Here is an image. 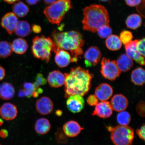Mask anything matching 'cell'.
<instances>
[{
    "label": "cell",
    "instance_id": "cell-49",
    "mask_svg": "<svg viewBox=\"0 0 145 145\" xmlns=\"http://www.w3.org/2000/svg\"><path fill=\"white\" fill-rule=\"evenodd\" d=\"M3 123V121L2 119L0 118V126L2 125Z\"/></svg>",
    "mask_w": 145,
    "mask_h": 145
},
{
    "label": "cell",
    "instance_id": "cell-47",
    "mask_svg": "<svg viewBox=\"0 0 145 145\" xmlns=\"http://www.w3.org/2000/svg\"><path fill=\"white\" fill-rule=\"evenodd\" d=\"M5 2L10 3V4H12L14 3L17 1H19V0H3Z\"/></svg>",
    "mask_w": 145,
    "mask_h": 145
},
{
    "label": "cell",
    "instance_id": "cell-32",
    "mask_svg": "<svg viewBox=\"0 0 145 145\" xmlns=\"http://www.w3.org/2000/svg\"><path fill=\"white\" fill-rule=\"evenodd\" d=\"M24 89L22 90L24 96L30 98L32 96L33 93L35 90L33 84L29 82H25L23 85Z\"/></svg>",
    "mask_w": 145,
    "mask_h": 145
},
{
    "label": "cell",
    "instance_id": "cell-9",
    "mask_svg": "<svg viewBox=\"0 0 145 145\" xmlns=\"http://www.w3.org/2000/svg\"><path fill=\"white\" fill-rule=\"evenodd\" d=\"M137 40L131 41L125 45V50L127 55L141 66L145 65L144 58L139 53L137 48Z\"/></svg>",
    "mask_w": 145,
    "mask_h": 145
},
{
    "label": "cell",
    "instance_id": "cell-44",
    "mask_svg": "<svg viewBox=\"0 0 145 145\" xmlns=\"http://www.w3.org/2000/svg\"><path fill=\"white\" fill-rule=\"evenodd\" d=\"M8 131L6 130L1 129L0 131V137L3 138H5L8 137Z\"/></svg>",
    "mask_w": 145,
    "mask_h": 145
},
{
    "label": "cell",
    "instance_id": "cell-38",
    "mask_svg": "<svg viewBox=\"0 0 145 145\" xmlns=\"http://www.w3.org/2000/svg\"><path fill=\"white\" fill-rule=\"evenodd\" d=\"M137 10L140 15L144 17V0L142 1L137 6Z\"/></svg>",
    "mask_w": 145,
    "mask_h": 145
},
{
    "label": "cell",
    "instance_id": "cell-28",
    "mask_svg": "<svg viewBox=\"0 0 145 145\" xmlns=\"http://www.w3.org/2000/svg\"><path fill=\"white\" fill-rule=\"evenodd\" d=\"M13 13L20 17H25L29 12L28 6L22 1H19L14 4L12 7Z\"/></svg>",
    "mask_w": 145,
    "mask_h": 145
},
{
    "label": "cell",
    "instance_id": "cell-27",
    "mask_svg": "<svg viewBox=\"0 0 145 145\" xmlns=\"http://www.w3.org/2000/svg\"><path fill=\"white\" fill-rule=\"evenodd\" d=\"M122 43L119 36L115 35H111L109 36L106 41L107 48L112 51L120 49L122 47Z\"/></svg>",
    "mask_w": 145,
    "mask_h": 145
},
{
    "label": "cell",
    "instance_id": "cell-37",
    "mask_svg": "<svg viewBox=\"0 0 145 145\" xmlns=\"http://www.w3.org/2000/svg\"><path fill=\"white\" fill-rule=\"evenodd\" d=\"M87 102L90 106H95L98 103V99L95 95H91L87 99Z\"/></svg>",
    "mask_w": 145,
    "mask_h": 145
},
{
    "label": "cell",
    "instance_id": "cell-30",
    "mask_svg": "<svg viewBox=\"0 0 145 145\" xmlns=\"http://www.w3.org/2000/svg\"><path fill=\"white\" fill-rule=\"evenodd\" d=\"M117 120L121 125H128L131 120V115L127 112H120L117 115Z\"/></svg>",
    "mask_w": 145,
    "mask_h": 145
},
{
    "label": "cell",
    "instance_id": "cell-24",
    "mask_svg": "<svg viewBox=\"0 0 145 145\" xmlns=\"http://www.w3.org/2000/svg\"><path fill=\"white\" fill-rule=\"evenodd\" d=\"M31 32V28L29 24L25 21H18L14 31L16 35L21 37H25L29 36Z\"/></svg>",
    "mask_w": 145,
    "mask_h": 145
},
{
    "label": "cell",
    "instance_id": "cell-15",
    "mask_svg": "<svg viewBox=\"0 0 145 145\" xmlns=\"http://www.w3.org/2000/svg\"><path fill=\"white\" fill-rule=\"evenodd\" d=\"M113 93L112 87L106 83H102L96 88L95 95L101 101H106L111 97Z\"/></svg>",
    "mask_w": 145,
    "mask_h": 145
},
{
    "label": "cell",
    "instance_id": "cell-31",
    "mask_svg": "<svg viewBox=\"0 0 145 145\" xmlns=\"http://www.w3.org/2000/svg\"><path fill=\"white\" fill-rule=\"evenodd\" d=\"M97 32L100 37L106 39L112 35V29L109 25H105L100 27Z\"/></svg>",
    "mask_w": 145,
    "mask_h": 145
},
{
    "label": "cell",
    "instance_id": "cell-8",
    "mask_svg": "<svg viewBox=\"0 0 145 145\" xmlns=\"http://www.w3.org/2000/svg\"><path fill=\"white\" fill-rule=\"evenodd\" d=\"M101 54L97 47L91 46L84 54L85 64L87 67L96 66L100 61Z\"/></svg>",
    "mask_w": 145,
    "mask_h": 145
},
{
    "label": "cell",
    "instance_id": "cell-26",
    "mask_svg": "<svg viewBox=\"0 0 145 145\" xmlns=\"http://www.w3.org/2000/svg\"><path fill=\"white\" fill-rule=\"evenodd\" d=\"M142 20L141 16L137 14H130L127 18L126 24L127 28L136 30L141 26Z\"/></svg>",
    "mask_w": 145,
    "mask_h": 145
},
{
    "label": "cell",
    "instance_id": "cell-40",
    "mask_svg": "<svg viewBox=\"0 0 145 145\" xmlns=\"http://www.w3.org/2000/svg\"><path fill=\"white\" fill-rule=\"evenodd\" d=\"M127 5L130 7H137L142 1V0H125Z\"/></svg>",
    "mask_w": 145,
    "mask_h": 145
},
{
    "label": "cell",
    "instance_id": "cell-33",
    "mask_svg": "<svg viewBox=\"0 0 145 145\" xmlns=\"http://www.w3.org/2000/svg\"><path fill=\"white\" fill-rule=\"evenodd\" d=\"M119 38L121 42L125 45L132 41L133 36L131 32L124 30L121 32Z\"/></svg>",
    "mask_w": 145,
    "mask_h": 145
},
{
    "label": "cell",
    "instance_id": "cell-2",
    "mask_svg": "<svg viewBox=\"0 0 145 145\" xmlns=\"http://www.w3.org/2000/svg\"><path fill=\"white\" fill-rule=\"evenodd\" d=\"M65 76V97L79 95L83 96L89 91L93 75L88 70L80 67L72 68L69 73L64 74Z\"/></svg>",
    "mask_w": 145,
    "mask_h": 145
},
{
    "label": "cell",
    "instance_id": "cell-43",
    "mask_svg": "<svg viewBox=\"0 0 145 145\" xmlns=\"http://www.w3.org/2000/svg\"><path fill=\"white\" fill-rule=\"evenodd\" d=\"M5 75V72L4 68L0 65V81L4 78Z\"/></svg>",
    "mask_w": 145,
    "mask_h": 145
},
{
    "label": "cell",
    "instance_id": "cell-6",
    "mask_svg": "<svg viewBox=\"0 0 145 145\" xmlns=\"http://www.w3.org/2000/svg\"><path fill=\"white\" fill-rule=\"evenodd\" d=\"M109 131L112 142L115 145H131L134 138V131L131 127L120 125L114 127L108 126Z\"/></svg>",
    "mask_w": 145,
    "mask_h": 145
},
{
    "label": "cell",
    "instance_id": "cell-35",
    "mask_svg": "<svg viewBox=\"0 0 145 145\" xmlns=\"http://www.w3.org/2000/svg\"><path fill=\"white\" fill-rule=\"evenodd\" d=\"M137 48L141 56L145 57V38L138 40L137 44Z\"/></svg>",
    "mask_w": 145,
    "mask_h": 145
},
{
    "label": "cell",
    "instance_id": "cell-48",
    "mask_svg": "<svg viewBox=\"0 0 145 145\" xmlns=\"http://www.w3.org/2000/svg\"><path fill=\"white\" fill-rule=\"evenodd\" d=\"M55 113L56 115L58 116H60L62 115L63 112L60 110H56Z\"/></svg>",
    "mask_w": 145,
    "mask_h": 145
},
{
    "label": "cell",
    "instance_id": "cell-23",
    "mask_svg": "<svg viewBox=\"0 0 145 145\" xmlns=\"http://www.w3.org/2000/svg\"><path fill=\"white\" fill-rule=\"evenodd\" d=\"M51 125L49 121L45 118H42L36 121L35 125V131L38 134L44 135L50 131Z\"/></svg>",
    "mask_w": 145,
    "mask_h": 145
},
{
    "label": "cell",
    "instance_id": "cell-13",
    "mask_svg": "<svg viewBox=\"0 0 145 145\" xmlns=\"http://www.w3.org/2000/svg\"><path fill=\"white\" fill-rule=\"evenodd\" d=\"M92 115L97 116L103 118L110 117L113 114L112 108L110 103L107 101H101L95 106Z\"/></svg>",
    "mask_w": 145,
    "mask_h": 145
},
{
    "label": "cell",
    "instance_id": "cell-41",
    "mask_svg": "<svg viewBox=\"0 0 145 145\" xmlns=\"http://www.w3.org/2000/svg\"><path fill=\"white\" fill-rule=\"evenodd\" d=\"M43 90L41 88H35V90L33 93L32 96L34 97H37L40 94L42 93Z\"/></svg>",
    "mask_w": 145,
    "mask_h": 145
},
{
    "label": "cell",
    "instance_id": "cell-51",
    "mask_svg": "<svg viewBox=\"0 0 145 145\" xmlns=\"http://www.w3.org/2000/svg\"><path fill=\"white\" fill-rule=\"evenodd\" d=\"M0 145H2L1 144H0Z\"/></svg>",
    "mask_w": 145,
    "mask_h": 145
},
{
    "label": "cell",
    "instance_id": "cell-42",
    "mask_svg": "<svg viewBox=\"0 0 145 145\" xmlns=\"http://www.w3.org/2000/svg\"><path fill=\"white\" fill-rule=\"evenodd\" d=\"M33 32L36 33H39L41 32V29L40 26L37 25H33L32 27Z\"/></svg>",
    "mask_w": 145,
    "mask_h": 145
},
{
    "label": "cell",
    "instance_id": "cell-16",
    "mask_svg": "<svg viewBox=\"0 0 145 145\" xmlns=\"http://www.w3.org/2000/svg\"><path fill=\"white\" fill-rule=\"evenodd\" d=\"M54 52L56 54L55 62L59 67H66L68 66L71 62H72L71 56L67 51L58 49Z\"/></svg>",
    "mask_w": 145,
    "mask_h": 145
},
{
    "label": "cell",
    "instance_id": "cell-7",
    "mask_svg": "<svg viewBox=\"0 0 145 145\" xmlns=\"http://www.w3.org/2000/svg\"><path fill=\"white\" fill-rule=\"evenodd\" d=\"M101 64V73L105 78L114 81L120 75L121 72L118 67L116 61L104 57Z\"/></svg>",
    "mask_w": 145,
    "mask_h": 145
},
{
    "label": "cell",
    "instance_id": "cell-22",
    "mask_svg": "<svg viewBox=\"0 0 145 145\" xmlns=\"http://www.w3.org/2000/svg\"><path fill=\"white\" fill-rule=\"evenodd\" d=\"M11 44L12 51L16 54H23L28 50V43L26 40L22 38L14 39Z\"/></svg>",
    "mask_w": 145,
    "mask_h": 145
},
{
    "label": "cell",
    "instance_id": "cell-25",
    "mask_svg": "<svg viewBox=\"0 0 145 145\" xmlns=\"http://www.w3.org/2000/svg\"><path fill=\"white\" fill-rule=\"evenodd\" d=\"M145 72L141 67L136 68L132 72L131 80L132 82L137 86H142L144 84Z\"/></svg>",
    "mask_w": 145,
    "mask_h": 145
},
{
    "label": "cell",
    "instance_id": "cell-20",
    "mask_svg": "<svg viewBox=\"0 0 145 145\" xmlns=\"http://www.w3.org/2000/svg\"><path fill=\"white\" fill-rule=\"evenodd\" d=\"M15 94L14 86L10 83L5 82L0 84V98L8 101L12 99Z\"/></svg>",
    "mask_w": 145,
    "mask_h": 145
},
{
    "label": "cell",
    "instance_id": "cell-34",
    "mask_svg": "<svg viewBox=\"0 0 145 145\" xmlns=\"http://www.w3.org/2000/svg\"><path fill=\"white\" fill-rule=\"evenodd\" d=\"M35 81L33 84L35 88H39L40 86H43L46 84L47 80L43 76L41 73L37 74L35 79Z\"/></svg>",
    "mask_w": 145,
    "mask_h": 145
},
{
    "label": "cell",
    "instance_id": "cell-17",
    "mask_svg": "<svg viewBox=\"0 0 145 145\" xmlns=\"http://www.w3.org/2000/svg\"><path fill=\"white\" fill-rule=\"evenodd\" d=\"M110 105L113 109L118 112L124 111L128 106V99L122 94H117L112 98Z\"/></svg>",
    "mask_w": 145,
    "mask_h": 145
},
{
    "label": "cell",
    "instance_id": "cell-10",
    "mask_svg": "<svg viewBox=\"0 0 145 145\" xmlns=\"http://www.w3.org/2000/svg\"><path fill=\"white\" fill-rule=\"evenodd\" d=\"M66 101L68 109L73 113H79L85 106V101L82 96L75 95L70 96Z\"/></svg>",
    "mask_w": 145,
    "mask_h": 145
},
{
    "label": "cell",
    "instance_id": "cell-45",
    "mask_svg": "<svg viewBox=\"0 0 145 145\" xmlns=\"http://www.w3.org/2000/svg\"><path fill=\"white\" fill-rule=\"evenodd\" d=\"M40 0H26L27 3L31 5H34L36 4Z\"/></svg>",
    "mask_w": 145,
    "mask_h": 145
},
{
    "label": "cell",
    "instance_id": "cell-18",
    "mask_svg": "<svg viewBox=\"0 0 145 145\" xmlns=\"http://www.w3.org/2000/svg\"><path fill=\"white\" fill-rule=\"evenodd\" d=\"M83 128L76 121L72 120L68 121L63 125V130L67 137H76L80 133Z\"/></svg>",
    "mask_w": 145,
    "mask_h": 145
},
{
    "label": "cell",
    "instance_id": "cell-46",
    "mask_svg": "<svg viewBox=\"0 0 145 145\" xmlns=\"http://www.w3.org/2000/svg\"><path fill=\"white\" fill-rule=\"evenodd\" d=\"M57 1V0H44V3L48 5L51 4Z\"/></svg>",
    "mask_w": 145,
    "mask_h": 145
},
{
    "label": "cell",
    "instance_id": "cell-5",
    "mask_svg": "<svg viewBox=\"0 0 145 145\" xmlns=\"http://www.w3.org/2000/svg\"><path fill=\"white\" fill-rule=\"evenodd\" d=\"M31 50L36 58L49 62L53 51L54 43L52 39L42 35L36 36L33 39Z\"/></svg>",
    "mask_w": 145,
    "mask_h": 145
},
{
    "label": "cell",
    "instance_id": "cell-4",
    "mask_svg": "<svg viewBox=\"0 0 145 145\" xmlns=\"http://www.w3.org/2000/svg\"><path fill=\"white\" fill-rule=\"evenodd\" d=\"M72 8L71 0H57L45 8L43 12L50 23L58 25Z\"/></svg>",
    "mask_w": 145,
    "mask_h": 145
},
{
    "label": "cell",
    "instance_id": "cell-14",
    "mask_svg": "<svg viewBox=\"0 0 145 145\" xmlns=\"http://www.w3.org/2000/svg\"><path fill=\"white\" fill-rule=\"evenodd\" d=\"M18 113L17 108L12 103H5L0 108V115L3 119L7 121L15 119Z\"/></svg>",
    "mask_w": 145,
    "mask_h": 145
},
{
    "label": "cell",
    "instance_id": "cell-29",
    "mask_svg": "<svg viewBox=\"0 0 145 145\" xmlns=\"http://www.w3.org/2000/svg\"><path fill=\"white\" fill-rule=\"evenodd\" d=\"M12 44L8 42L0 41V57L5 58L10 56L12 53Z\"/></svg>",
    "mask_w": 145,
    "mask_h": 145
},
{
    "label": "cell",
    "instance_id": "cell-1",
    "mask_svg": "<svg viewBox=\"0 0 145 145\" xmlns=\"http://www.w3.org/2000/svg\"><path fill=\"white\" fill-rule=\"evenodd\" d=\"M54 43L53 51L58 49L70 52L72 62L77 63L83 54L85 41L82 34L76 31L63 32L55 30L51 38Z\"/></svg>",
    "mask_w": 145,
    "mask_h": 145
},
{
    "label": "cell",
    "instance_id": "cell-39",
    "mask_svg": "<svg viewBox=\"0 0 145 145\" xmlns=\"http://www.w3.org/2000/svg\"><path fill=\"white\" fill-rule=\"evenodd\" d=\"M145 125H142L140 128L137 129L136 133L141 139L145 140Z\"/></svg>",
    "mask_w": 145,
    "mask_h": 145
},
{
    "label": "cell",
    "instance_id": "cell-50",
    "mask_svg": "<svg viewBox=\"0 0 145 145\" xmlns=\"http://www.w3.org/2000/svg\"><path fill=\"white\" fill-rule=\"evenodd\" d=\"M99 1L103 2H107L109 1L110 0H99Z\"/></svg>",
    "mask_w": 145,
    "mask_h": 145
},
{
    "label": "cell",
    "instance_id": "cell-36",
    "mask_svg": "<svg viewBox=\"0 0 145 145\" xmlns=\"http://www.w3.org/2000/svg\"><path fill=\"white\" fill-rule=\"evenodd\" d=\"M145 103L143 101H140L138 104L136 110L137 113L141 117H144L145 116Z\"/></svg>",
    "mask_w": 145,
    "mask_h": 145
},
{
    "label": "cell",
    "instance_id": "cell-19",
    "mask_svg": "<svg viewBox=\"0 0 145 145\" xmlns=\"http://www.w3.org/2000/svg\"><path fill=\"white\" fill-rule=\"evenodd\" d=\"M49 84L53 88H58L64 84L65 76L59 70H55L50 72L48 78Z\"/></svg>",
    "mask_w": 145,
    "mask_h": 145
},
{
    "label": "cell",
    "instance_id": "cell-11",
    "mask_svg": "<svg viewBox=\"0 0 145 145\" xmlns=\"http://www.w3.org/2000/svg\"><path fill=\"white\" fill-rule=\"evenodd\" d=\"M18 22L17 16L13 12H8L3 16L1 25L10 35L14 32Z\"/></svg>",
    "mask_w": 145,
    "mask_h": 145
},
{
    "label": "cell",
    "instance_id": "cell-12",
    "mask_svg": "<svg viewBox=\"0 0 145 145\" xmlns=\"http://www.w3.org/2000/svg\"><path fill=\"white\" fill-rule=\"evenodd\" d=\"M54 104L50 98L43 97L38 99L36 103V108L37 112L43 115H48L53 110Z\"/></svg>",
    "mask_w": 145,
    "mask_h": 145
},
{
    "label": "cell",
    "instance_id": "cell-21",
    "mask_svg": "<svg viewBox=\"0 0 145 145\" xmlns=\"http://www.w3.org/2000/svg\"><path fill=\"white\" fill-rule=\"evenodd\" d=\"M116 62L118 68L121 72L128 71L133 66V60L126 54H122Z\"/></svg>",
    "mask_w": 145,
    "mask_h": 145
},
{
    "label": "cell",
    "instance_id": "cell-3",
    "mask_svg": "<svg viewBox=\"0 0 145 145\" xmlns=\"http://www.w3.org/2000/svg\"><path fill=\"white\" fill-rule=\"evenodd\" d=\"M83 28L93 33L97 32L100 27L109 25V17L107 10L103 5H92L83 10Z\"/></svg>",
    "mask_w": 145,
    "mask_h": 145
}]
</instances>
